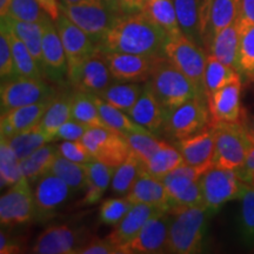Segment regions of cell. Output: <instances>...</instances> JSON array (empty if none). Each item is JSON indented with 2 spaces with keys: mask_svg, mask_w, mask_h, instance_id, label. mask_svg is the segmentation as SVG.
<instances>
[{
  "mask_svg": "<svg viewBox=\"0 0 254 254\" xmlns=\"http://www.w3.org/2000/svg\"><path fill=\"white\" fill-rule=\"evenodd\" d=\"M167 33L142 11L120 13L98 46L110 52L164 56Z\"/></svg>",
  "mask_w": 254,
  "mask_h": 254,
  "instance_id": "6da1fadb",
  "label": "cell"
},
{
  "mask_svg": "<svg viewBox=\"0 0 254 254\" xmlns=\"http://www.w3.org/2000/svg\"><path fill=\"white\" fill-rule=\"evenodd\" d=\"M170 225L166 252L174 254L200 253L204 247L207 222L212 213L205 206L177 208L170 212Z\"/></svg>",
  "mask_w": 254,
  "mask_h": 254,
  "instance_id": "7a4b0ae2",
  "label": "cell"
},
{
  "mask_svg": "<svg viewBox=\"0 0 254 254\" xmlns=\"http://www.w3.org/2000/svg\"><path fill=\"white\" fill-rule=\"evenodd\" d=\"M152 90L168 111L199 95H206L189 77L179 71L165 56L155 58L151 78ZM207 97V95H206Z\"/></svg>",
  "mask_w": 254,
  "mask_h": 254,
  "instance_id": "3957f363",
  "label": "cell"
},
{
  "mask_svg": "<svg viewBox=\"0 0 254 254\" xmlns=\"http://www.w3.org/2000/svg\"><path fill=\"white\" fill-rule=\"evenodd\" d=\"M215 131L214 166L240 170L245 164L251 139L245 120L238 123H211Z\"/></svg>",
  "mask_w": 254,
  "mask_h": 254,
  "instance_id": "277c9868",
  "label": "cell"
},
{
  "mask_svg": "<svg viewBox=\"0 0 254 254\" xmlns=\"http://www.w3.org/2000/svg\"><path fill=\"white\" fill-rule=\"evenodd\" d=\"M211 124L207 97L199 95L168 111L164 133L174 140L193 135Z\"/></svg>",
  "mask_w": 254,
  "mask_h": 254,
  "instance_id": "5b68a950",
  "label": "cell"
},
{
  "mask_svg": "<svg viewBox=\"0 0 254 254\" xmlns=\"http://www.w3.org/2000/svg\"><path fill=\"white\" fill-rule=\"evenodd\" d=\"M58 91L59 88L53 87L46 79L28 78L21 75L1 80L0 86L1 113L50 99L55 97Z\"/></svg>",
  "mask_w": 254,
  "mask_h": 254,
  "instance_id": "8992f818",
  "label": "cell"
},
{
  "mask_svg": "<svg viewBox=\"0 0 254 254\" xmlns=\"http://www.w3.org/2000/svg\"><path fill=\"white\" fill-rule=\"evenodd\" d=\"M164 56L194 82L200 90L205 92L204 75L208 56L205 49L182 33L168 38Z\"/></svg>",
  "mask_w": 254,
  "mask_h": 254,
  "instance_id": "52a82bcc",
  "label": "cell"
},
{
  "mask_svg": "<svg viewBox=\"0 0 254 254\" xmlns=\"http://www.w3.org/2000/svg\"><path fill=\"white\" fill-rule=\"evenodd\" d=\"M205 207L212 214L233 200H239L244 182L236 170L213 166L199 180Z\"/></svg>",
  "mask_w": 254,
  "mask_h": 254,
  "instance_id": "ba28073f",
  "label": "cell"
},
{
  "mask_svg": "<svg viewBox=\"0 0 254 254\" xmlns=\"http://www.w3.org/2000/svg\"><path fill=\"white\" fill-rule=\"evenodd\" d=\"M174 5L183 33L207 52L213 0H174Z\"/></svg>",
  "mask_w": 254,
  "mask_h": 254,
  "instance_id": "9c48e42d",
  "label": "cell"
},
{
  "mask_svg": "<svg viewBox=\"0 0 254 254\" xmlns=\"http://www.w3.org/2000/svg\"><path fill=\"white\" fill-rule=\"evenodd\" d=\"M93 239L86 227L52 225L43 231L32 247L36 254H78Z\"/></svg>",
  "mask_w": 254,
  "mask_h": 254,
  "instance_id": "30bf717a",
  "label": "cell"
},
{
  "mask_svg": "<svg viewBox=\"0 0 254 254\" xmlns=\"http://www.w3.org/2000/svg\"><path fill=\"white\" fill-rule=\"evenodd\" d=\"M81 142L94 160L116 168L131 153V147L127 144L125 136L104 127L88 128Z\"/></svg>",
  "mask_w": 254,
  "mask_h": 254,
  "instance_id": "8fae6325",
  "label": "cell"
},
{
  "mask_svg": "<svg viewBox=\"0 0 254 254\" xmlns=\"http://www.w3.org/2000/svg\"><path fill=\"white\" fill-rule=\"evenodd\" d=\"M114 80L104 51L98 46L93 55L68 71V85L73 90L99 94Z\"/></svg>",
  "mask_w": 254,
  "mask_h": 254,
  "instance_id": "7c38bea8",
  "label": "cell"
},
{
  "mask_svg": "<svg viewBox=\"0 0 254 254\" xmlns=\"http://www.w3.org/2000/svg\"><path fill=\"white\" fill-rule=\"evenodd\" d=\"M30 182L21 177L0 198V222L2 226L12 227L34 220V195Z\"/></svg>",
  "mask_w": 254,
  "mask_h": 254,
  "instance_id": "4fadbf2b",
  "label": "cell"
},
{
  "mask_svg": "<svg viewBox=\"0 0 254 254\" xmlns=\"http://www.w3.org/2000/svg\"><path fill=\"white\" fill-rule=\"evenodd\" d=\"M172 214L158 209L136 236L120 249V254H158L166 252Z\"/></svg>",
  "mask_w": 254,
  "mask_h": 254,
  "instance_id": "5bb4252c",
  "label": "cell"
},
{
  "mask_svg": "<svg viewBox=\"0 0 254 254\" xmlns=\"http://www.w3.org/2000/svg\"><path fill=\"white\" fill-rule=\"evenodd\" d=\"M73 190L64 180L53 173H47L38 180L34 187V220L45 224L58 214Z\"/></svg>",
  "mask_w": 254,
  "mask_h": 254,
  "instance_id": "9a60e30c",
  "label": "cell"
},
{
  "mask_svg": "<svg viewBox=\"0 0 254 254\" xmlns=\"http://www.w3.org/2000/svg\"><path fill=\"white\" fill-rule=\"evenodd\" d=\"M60 11L65 13L75 25L85 31L95 43H100L113 21L118 17V12L107 7L104 2L80 5H60Z\"/></svg>",
  "mask_w": 254,
  "mask_h": 254,
  "instance_id": "2e32d148",
  "label": "cell"
},
{
  "mask_svg": "<svg viewBox=\"0 0 254 254\" xmlns=\"http://www.w3.org/2000/svg\"><path fill=\"white\" fill-rule=\"evenodd\" d=\"M43 69L47 80L59 87L68 84V64L62 39L52 18L44 23Z\"/></svg>",
  "mask_w": 254,
  "mask_h": 254,
  "instance_id": "e0dca14e",
  "label": "cell"
},
{
  "mask_svg": "<svg viewBox=\"0 0 254 254\" xmlns=\"http://www.w3.org/2000/svg\"><path fill=\"white\" fill-rule=\"evenodd\" d=\"M53 21L62 39L64 50H65L68 71L80 65L98 49L97 43L86 32L82 31L62 11H60L59 17Z\"/></svg>",
  "mask_w": 254,
  "mask_h": 254,
  "instance_id": "ac0fdd59",
  "label": "cell"
},
{
  "mask_svg": "<svg viewBox=\"0 0 254 254\" xmlns=\"http://www.w3.org/2000/svg\"><path fill=\"white\" fill-rule=\"evenodd\" d=\"M104 53L113 79L120 82L147 81L151 78L152 69L157 58V57L110 52V51H104Z\"/></svg>",
  "mask_w": 254,
  "mask_h": 254,
  "instance_id": "d6986e66",
  "label": "cell"
},
{
  "mask_svg": "<svg viewBox=\"0 0 254 254\" xmlns=\"http://www.w3.org/2000/svg\"><path fill=\"white\" fill-rule=\"evenodd\" d=\"M211 123L244 122L246 116L241 107V81L232 82L207 95Z\"/></svg>",
  "mask_w": 254,
  "mask_h": 254,
  "instance_id": "ffe728a7",
  "label": "cell"
},
{
  "mask_svg": "<svg viewBox=\"0 0 254 254\" xmlns=\"http://www.w3.org/2000/svg\"><path fill=\"white\" fill-rule=\"evenodd\" d=\"M136 124L155 135L164 133L167 111L152 90L150 80L144 82V90L134 106L127 112Z\"/></svg>",
  "mask_w": 254,
  "mask_h": 254,
  "instance_id": "44dd1931",
  "label": "cell"
},
{
  "mask_svg": "<svg viewBox=\"0 0 254 254\" xmlns=\"http://www.w3.org/2000/svg\"><path fill=\"white\" fill-rule=\"evenodd\" d=\"M53 98L2 112L0 119V132L2 138H9L17 133L37 127L49 109L50 104L52 103Z\"/></svg>",
  "mask_w": 254,
  "mask_h": 254,
  "instance_id": "7402d4cb",
  "label": "cell"
},
{
  "mask_svg": "<svg viewBox=\"0 0 254 254\" xmlns=\"http://www.w3.org/2000/svg\"><path fill=\"white\" fill-rule=\"evenodd\" d=\"M177 148L183 154L186 164L201 166H214L215 155V131L209 124L195 134L177 140Z\"/></svg>",
  "mask_w": 254,
  "mask_h": 254,
  "instance_id": "603a6c76",
  "label": "cell"
},
{
  "mask_svg": "<svg viewBox=\"0 0 254 254\" xmlns=\"http://www.w3.org/2000/svg\"><path fill=\"white\" fill-rule=\"evenodd\" d=\"M125 196L133 204H146L166 212L171 209L170 199L163 180L151 176L144 167L131 190Z\"/></svg>",
  "mask_w": 254,
  "mask_h": 254,
  "instance_id": "cb8c5ba5",
  "label": "cell"
},
{
  "mask_svg": "<svg viewBox=\"0 0 254 254\" xmlns=\"http://www.w3.org/2000/svg\"><path fill=\"white\" fill-rule=\"evenodd\" d=\"M157 211L158 208L153 207V206L146 204H133L125 217L116 226H113V230L106 237V239L118 249L120 254V249L125 246L126 244H128L140 232L148 219Z\"/></svg>",
  "mask_w": 254,
  "mask_h": 254,
  "instance_id": "d4e9b609",
  "label": "cell"
},
{
  "mask_svg": "<svg viewBox=\"0 0 254 254\" xmlns=\"http://www.w3.org/2000/svg\"><path fill=\"white\" fill-rule=\"evenodd\" d=\"M163 183L170 199V212L177 208L205 206L199 182H194L179 174L170 173L164 178Z\"/></svg>",
  "mask_w": 254,
  "mask_h": 254,
  "instance_id": "484cf974",
  "label": "cell"
},
{
  "mask_svg": "<svg viewBox=\"0 0 254 254\" xmlns=\"http://www.w3.org/2000/svg\"><path fill=\"white\" fill-rule=\"evenodd\" d=\"M116 167L93 160L86 164V185L85 194L79 201V207L95 205L103 198L104 193L111 186Z\"/></svg>",
  "mask_w": 254,
  "mask_h": 254,
  "instance_id": "4316f807",
  "label": "cell"
},
{
  "mask_svg": "<svg viewBox=\"0 0 254 254\" xmlns=\"http://www.w3.org/2000/svg\"><path fill=\"white\" fill-rule=\"evenodd\" d=\"M73 92L74 90L66 91L65 88L60 87L39 125L37 126L40 131L49 136L50 141H53V136L60 127L72 119Z\"/></svg>",
  "mask_w": 254,
  "mask_h": 254,
  "instance_id": "83f0119b",
  "label": "cell"
},
{
  "mask_svg": "<svg viewBox=\"0 0 254 254\" xmlns=\"http://www.w3.org/2000/svg\"><path fill=\"white\" fill-rule=\"evenodd\" d=\"M240 33L237 23H232L219 31L209 44L207 53L215 57L225 65L238 69V53L240 46Z\"/></svg>",
  "mask_w": 254,
  "mask_h": 254,
  "instance_id": "f1b7e54d",
  "label": "cell"
},
{
  "mask_svg": "<svg viewBox=\"0 0 254 254\" xmlns=\"http://www.w3.org/2000/svg\"><path fill=\"white\" fill-rule=\"evenodd\" d=\"M0 28L5 32L9 41V45H11L15 68H17V74L21 75V77L47 79L43 67L39 65L36 58L32 56V53L28 51L26 45L15 36L14 32L4 23L0 25Z\"/></svg>",
  "mask_w": 254,
  "mask_h": 254,
  "instance_id": "f546056e",
  "label": "cell"
},
{
  "mask_svg": "<svg viewBox=\"0 0 254 254\" xmlns=\"http://www.w3.org/2000/svg\"><path fill=\"white\" fill-rule=\"evenodd\" d=\"M1 23L11 28L15 36L26 45L32 56L36 58L39 65L43 67V33L44 24L28 23L13 19L8 15L1 18Z\"/></svg>",
  "mask_w": 254,
  "mask_h": 254,
  "instance_id": "4dcf8cb0",
  "label": "cell"
},
{
  "mask_svg": "<svg viewBox=\"0 0 254 254\" xmlns=\"http://www.w3.org/2000/svg\"><path fill=\"white\" fill-rule=\"evenodd\" d=\"M141 11L163 28L168 38L183 33L178 21L174 0H146Z\"/></svg>",
  "mask_w": 254,
  "mask_h": 254,
  "instance_id": "1f68e13d",
  "label": "cell"
},
{
  "mask_svg": "<svg viewBox=\"0 0 254 254\" xmlns=\"http://www.w3.org/2000/svg\"><path fill=\"white\" fill-rule=\"evenodd\" d=\"M57 155V145L46 144L41 146L28 157L20 160L21 173L30 183H37L41 177L51 172V167L55 163Z\"/></svg>",
  "mask_w": 254,
  "mask_h": 254,
  "instance_id": "d6a6232c",
  "label": "cell"
},
{
  "mask_svg": "<svg viewBox=\"0 0 254 254\" xmlns=\"http://www.w3.org/2000/svg\"><path fill=\"white\" fill-rule=\"evenodd\" d=\"M142 90H144V85H141L140 82L117 81L112 82L110 86H107L97 95L107 104L127 113L134 106Z\"/></svg>",
  "mask_w": 254,
  "mask_h": 254,
  "instance_id": "836d02e7",
  "label": "cell"
},
{
  "mask_svg": "<svg viewBox=\"0 0 254 254\" xmlns=\"http://www.w3.org/2000/svg\"><path fill=\"white\" fill-rule=\"evenodd\" d=\"M237 81H241V73L237 68L225 65L212 55L207 56V64H206L204 75L206 95Z\"/></svg>",
  "mask_w": 254,
  "mask_h": 254,
  "instance_id": "e575fe53",
  "label": "cell"
},
{
  "mask_svg": "<svg viewBox=\"0 0 254 254\" xmlns=\"http://www.w3.org/2000/svg\"><path fill=\"white\" fill-rule=\"evenodd\" d=\"M92 97H93L94 103L99 110L101 119L112 131L118 132L120 134L131 132H150L145 127L136 124L126 112L107 104L106 101L100 99L97 94H92Z\"/></svg>",
  "mask_w": 254,
  "mask_h": 254,
  "instance_id": "d590c367",
  "label": "cell"
},
{
  "mask_svg": "<svg viewBox=\"0 0 254 254\" xmlns=\"http://www.w3.org/2000/svg\"><path fill=\"white\" fill-rule=\"evenodd\" d=\"M184 163L185 160L180 151L166 142L160 150L152 155L147 163L142 164V167L151 176L163 180L167 174H170Z\"/></svg>",
  "mask_w": 254,
  "mask_h": 254,
  "instance_id": "8d00e7d4",
  "label": "cell"
},
{
  "mask_svg": "<svg viewBox=\"0 0 254 254\" xmlns=\"http://www.w3.org/2000/svg\"><path fill=\"white\" fill-rule=\"evenodd\" d=\"M141 171L142 161L138 158V155L131 151L128 157L114 171L112 183H111L112 192L114 194L126 195L134 185L138 177L140 176Z\"/></svg>",
  "mask_w": 254,
  "mask_h": 254,
  "instance_id": "74e56055",
  "label": "cell"
},
{
  "mask_svg": "<svg viewBox=\"0 0 254 254\" xmlns=\"http://www.w3.org/2000/svg\"><path fill=\"white\" fill-rule=\"evenodd\" d=\"M240 209L238 215V233L241 243L254 247V189L244 183L240 195Z\"/></svg>",
  "mask_w": 254,
  "mask_h": 254,
  "instance_id": "f35d334b",
  "label": "cell"
},
{
  "mask_svg": "<svg viewBox=\"0 0 254 254\" xmlns=\"http://www.w3.org/2000/svg\"><path fill=\"white\" fill-rule=\"evenodd\" d=\"M72 119L88 127L109 128L104 120L101 119L99 110L94 103L92 94L86 93V92L75 90L73 92Z\"/></svg>",
  "mask_w": 254,
  "mask_h": 254,
  "instance_id": "ab89813d",
  "label": "cell"
},
{
  "mask_svg": "<svg viewBox=\"0 0 254 254\" xmlns=\"http://www.w3.org/2000/svg\"><path fill=\"white\" fill-rule=\"evenodd\" d=\"M51 173H53L64 180L69 186L73 192L85 190L86 185V164H78L68 160L58 153L55 163L51 167Z\"/></svg>",
  "mask_w": 254,
  "mask_h": 254,
  "instance_id": "60d3db41",
  "label": "cell"
},
{
  "mask_svg": "<svg viewBox=\"0 0 254 254\" xmlns=\"http://www.w3.org/2000/svg\"><path fill=\"white\" fill-rule=\"evenodd\" d=\"M2 138V136H1ZM12 150L18 155L19 160H23L28 155L40 148L41 146L49 144L50 139L45 133L40 131L38 127L27 129V131L17 133V134L5 138Z\"/></svg>",
  "mask_w": 254,
  "mask_h": 254,
  "instance_id": "b9f144b4",
  "label": "cell"
},
{
  "mask_svg": "<svg viewBox=\"0 0 254 254\" xmlns=\"http://www.w3.org/2000/svg\"><path fill=\"white\" fill-rule=\"evenodd\" d=\"M23 177L20 160L5 138H0V180L1 189L13 186Z\"/></svg>",
  "mask_w": 254,
  "mask_h": 254,
  "instance_id": "7bdbcfd3",
  "label": "cell"
},
{
  "mask_svg": "<svg viewBox=\"0 0 254 254\" xmlns=\"http://www.w3.org/2000/svg\"><path fill=\"white\" fill-rule=\"evenodd\" d=\"M133 153L138 155L142 164L147 163L155 152L160 150L166 141L161 140L151 132H131L123 134Z\"/></svg>",
  "mask_w": 254,
  "mask_h": 254,
  "instance_id": "ee69618b",
  "label": "cell"
},
{
  "mask_svg": "<svg viewBox=\"0 0 254 254\" xmlns=\"http://www.w3.org/2000/svg\"><path fill=\"white\" fill-rule=\"evenodd\" d=\"M240 2L241 0H213L211 15V41L219 31L236 21L240 9Z\"/></svg>",
  "mask_w": 254,
  "mask_h": 254,
  "instance_id": "f6af8a7d",
  "label": "cell"
},
{
  "mask_svg": "<svg viewBox=\"0 0 254 254\" xmlns=\"http://www.w3.org/2000/svg\"><path fill=\"white\" fill-rule=\"evenodd\" d=\"M7 15L20 21L39 24L51 18L37 0H12Z\"/></svg>",
  "mask_w": 254,
  "mask_h": 254,
  "instance_id": "bcb514c9",
  "label": "cell"
},
{
  "mask_svg": "<svg viewBox=\"0 0 254 254\" xmlns=\"http://www.w3.org/2000/svg\"><path fill=\"white\" fill-rule=\"evenodd\" d=\"M133 202L125 195L120 198H109L101 202L99 208V220L103 225L116 226L131 209Z\"/></svg>",
  "mask_w": 254,
  "mask_h": 254,
  "instance_id": "7dc6e473",
  "label": "cell"
},
{
  "mask_svg": "<svg viewBox=\"0 0 254 254\" xmlns=\"http://www.w3.org/2000/svg\"><path fill=\"white\" fill-rule=\"evenodd\" d=\"M238 71L250 80H254V26L240 39Z\"/></svg>",
  "mask_w": 254,
  "mask_h": 254,
  "instance_id": "c3c4849f",
  "label": "cell"
},
{
  "mask_svg": "<svg viewBox=\"0 0 254 254\" xmlns=\"http://www.w3.org/2000/svg\"><path fill=\"white\" fill-rule=\"evenodd\" d=\"M57 148H58V153L60 155L68 160L74 161V163L88 164L94 160V158L92 157V154L85 147L81 140H65L57 145Z\"/></svg>",
  "mask_w": 254,
  "mask_h": 254,
  "instance_id": "681fc988",
  "label": "cell"
},
{
  "mask_svg": "<svg viewBox=\"0 0 254 254\" xmlns=\"http://www.w3.org/2000/svg\"><path fill=\"white\" fill-rule=\"evenodd\" d=\"M17 74V68L12 55L11 45L5 32L0 28V77L1 80L13 78Z\"/></svg>",
  "mask_w": 254,
  "mask_h": 254,
  "instance_id": "f907efd6",
  "label": "cell"
},
{
  "mask_svg": "<svg viewBox=\"0 0 254 254\" xmlns=\"http://www.w3.org/2000/svg\"><path fill=\"white\" fill-rule=\"evenodd\" d=\"M88 128H91V127L71 119L67 123L64 124L58 131L56 132L55 136H53V141L81 140L82 136L85 135V133H86Z\"/></svg>",
  "mask_w": 254,
  "mask_h": 254,
  "instance_id": "816d5d0a",
  "label": "cell"
},
{
  "mask_svg": "<svg viewBox=\"0 0 254 254\" xmlns=\"http://www.w3.org/2000/svg\"><path fill=\"white\" fill-rule=\"evenodd\" d=\"M236 23L240 37L254 26V0H241Z\"/></svg>",
  "mask_w": 254,
  "mask_h": 254,
  "instance_id": "f5cc1de1",
  "label": "cell"
},
{
  "mask_svg": "<svg viewBox=\"0 0 254 254\" xmlns=\"http://www.w3.org/2000/svg\"><path fill=\"white\" fill-rule=\"evenodd\" d=\"M78 254H119V251L113 244L105 239H92L79 251Z\"/></svg>",
  "mask_w": 254,
  "mask_h": 254,
  "instance_id": "db71d44e",
  "label": "cell"
},
{
  "mask_svg": "<svg viewBox=\"0 0 254 254\" xmlns=\"http://www.w3.org/2000/svg\"><path fill=\"white\" fill-rule=\"evenodd\" d=\"M20 252V246L13 237L9 236L8 232L1 230L0 232V253L13 254Z\"/></svg>",
  "mask_w": 254,
  "mask_h": 254,
  "instance_id": "11a10c76",
  "label": "cell"
},
{
  "mask_svg": "<svg viewBox=\"0 0 254 254\" xmlns=\"http://www.w3.org/2000/svg\"><path fill=\"white\" fill-rule=\"evenodd\" d=\"M117 2L122 13H132L141 11L146 0H117Z\"/></svg>",
  "mask_w": 254,
  "mask_h": 254,
  "instance_id": "9f6ffc18",
  "label": "cell"
},
{
  "mask_svg": "<svg viewBox=\"0 0 254 254\" xmlns=\"http://www.w3.org/2000/svg\"><path fill=\"white\" fill-rule=\"evenodd\" d=\"M250 139H251V145H250L249 152H247L245 164H244V166L241 167L240 170L237 171L239 176H241V174L254 172V133H252L251 131H250Z\"/></svg>",
  "mask_w": 254,
  "mask_h": 254,
  "instance_id": "6f0895ef",
  "label": "cell"
},
{
  "mask_svg": "<svg viewBox=\"0 0 254 254\" xmlns=\"http://www.w3.org/2000/svg\"><path fill=\"white\" fill-rule=\"evenodd\" d=\"M41 7L46 11V13L50 15L53 20H56L60 14V5L57 0H37Z\"/></svg>",
  "mask_w": 254,
  "mask_h": 254,
  "instance_id": "680465c9",
  "label": "cell"
},
{
  "mask_svg": "<svg viewBox=\"0 0 254 254\" xmlns=\"http://www.w3.org/2000/svg\"><path fill=\"white\" fill-rule=\"evenodd\" d=\"M62 1L64 5H80V4H95V2H104L103 0H62Z\"/></svg>",
  "mask_w": 254,
  "mask_h": 254,
  "instance_id": "91938a15",
  "label": "cell"
},
{
  "mask_svg": "<svg viewBox=\"0 0 254 254\" xmlns=\"http://www.w3.org/2000/svg\"><path fill=\"white\" fill-rule=\"evenodd\" d=\"M12 0H0V17H6L8 13L9 5Z\"/></svg>",
  "mask_w": 254,
  "mask_h": 254,
  "instance_id": "94428289",
  "label": "cell"
},
{
  "mask_svg": "<svg viewBox=\"0 0 254 254\" xmlns=\"http://www.w3.org/2000/svg\"><path fill=\"white\" fill-rule=\"evenodd\" d=\"M103 1L105 2V5H106L107 7H110L112 11L118 12V13H122L118 7V2H117V0H103Z\"/></svg>",
  "mask_w": 254,
  "mask_h": 254,
  "instance_id": "6125c7cd",
  "label": "cell"
},
{
  "mask_svg": "<svg viewBox=\"0 0 254 254\" xmlns=\"http://www.w3.org/2000/svg\"><path fill=\"white\" fill-rule=\"evenodd\" d=\"M245 124H246L247 128H249L252 133H254V116L249 117V118H247V117H246V118H245Z\"/></svg>",
  "mask_w": 254,
  "mask_h": 254,
  "instance_id": "be15d7a7",
  "label": "cell"
}]
</instances>
